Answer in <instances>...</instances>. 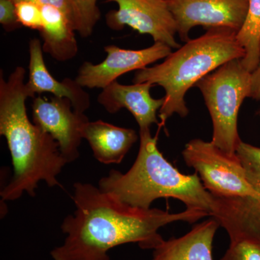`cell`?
I'll use <instances>...</instances> for the list:
<instances>
[{
    "mask_svg": "<svg viewBox=\"0 0 260 260\" xmlns=\"http://www.w3.org/2000/svg\"><path fill=\"white\" fill-rule=\"evenodd\" d=\"M107 57L102 62L94 64L85 61L75 78L83 88H105L122 75L133 70L144 69L148 65L167 58L172 48L160 42L139 50L121 49L115 45L106 46Z\"/></svg>",
    "mask_w": 260,
    "mask_h": 260,
    "instance_id": "cell-10",
    "label": "cell"
},
{
    "mask_svg": "<svg viewBox=\"0 0 260 260\" xmlns=\"http://www.w3.org/2000/svg\"><path fill=\"white\" fill-rule=\"evenodd\" d=\"M249 98L260 100V59L256 69L251 73V92Z\"/></svg>",
    "mask_w": 260,
    "mask_h": 260,
    "instance_id": "cell-23",
    "label": "cell"
},
{
    "mask_svg": "<svg viewBox=\"0 0 260 260\" xmlns=\"http://www.w3.org/2000/svg\"><path fill=\"white\" fill-rule=\"evenodd\" d=\"M220 260H260V242L243 240L230 243Z\"/></svg>",
    "mask_w": 260,
    "mask_h": 260,
    "instance_id": "cell-19",
    "label": "cell"
},
{
    "mask_svg": "<svg viewBox=\"0 0 260 260\" xmlns=\"http://www.w3.org/2000/svg\"><path fill=\"white\" fill-rule=\"evenodd\" d=\"M237 31L211 28L201 37L189 39L165 60L135 73L134 83H149L165 90L164 102L158 112L162 124L174 115L185 117L186 92L200 80L233 59H242L245 51L238 42Z\"/></svg>",
    "mask_w": 260,
    "mask_h": 260,
    "instance_id": "cell-4",
    "label": "cell"
},
{
    "mask_svg": "<svg viewBox=\"0 0 260 260\" xmlns=\"http://www.w3.org/2000/svg\"><path fill=\"white\" fill-rule=\"evenodd\" d=\"M83 135L95 158L107 165L120 164L139 138L134 129L102 120L89 121L84 127Z\"/></svg>",
    "mask_w": 260,
    "mask_h": 260,
    "instance_id": "cell-14",
    "label": "cell"
},
{
    "mask_svg": "<svg viewBox=\"0 0 260 260\" xmlns=\"http://www.w3.org/2000/svg\"><path fill=\"white\" fill-rule=\"evenodd\" d=\"M42 11L44 24L39 31L43 39V51L56 61L73 59L78 52L74 25L56 7L43 5Z\"/></svg>",
    "mask_w": 260,
    "mask_h": 260,
    "instance_id": "cell-15",
    "label": "cell"
},
{
    "mask_svg": "<svg viewBox=\"0 0 260 260\" xmlns=\"http://www.w3.org/2000/svg\"><path fill=\"white\" fill-rule=\"evenodd\" d=\"M0 23L7 31L20 27L16 14V7L13 0H0Z\"/></svg>",
    "mask_w": 260,
    "mask_h": 260,
    "instance_id": "cell-21",
    "label": "cell"
},
{
    "mask_svg": "<svg viewBox=\"0 0 260 260\" xmlns=\"http://www.w3.org/2000/svg\"><path fill=\"white\" fill-rule=\"evenodd\" d=\"M153 85L149 83L123 85L114 81L103 89L98 102L110 114L125 109L134 116L140 130L150 129L158 124L157 114L164 104V97L155 99L150 95Z\"/></svg>",
    "mask_w": 260,
    "mask_h": 260,
    "instance_id": "cell-11",
    "label": "cell"
},
{
    "mask_svg": "<svg viewBox=\"0 0 260 260\" xmlns=\"http://www.w3.org/2000/svg\"><path fill=\"white\" fill-rule=\"evenodd\" d=\"M73 199L76 210L61 223L66 238L51 251L53 260H110L109 250L128 243L153 250L164 240L160 228L178 221L192 223L208 216L198 210L171 213L135 208L89 183H75Z\"/></svg>",
    "mask_w": 260,
    "mask_h": 260,
    "instance_id": "cell-2",
    "label": "cell"
},
{
    "mask_svg": "<svg viewBox=\"0 0 260 260\" xmlns=\"http://www.w3.org/2000/svg\"><path fill=\"white\" fill-rule=\"evenodd\" d=\"M16 14L20 25L40 30L43 27L42 6L31 2L15 3Z\"/></svg>",
    "mask_w": 260,
    "mask_h": 260,
    "instance_id": "cell-20",
    "label": "cell"
},
{
    "mask_svg": "<svg viewBox=\"0 0 260 260\" xmlns=\"http://www.w3.org/2000/svg\"><path fill=\"white\" fill-rule=\"evenodd\" d=\"M31 108L32 122L54 138L67 162L79 158L83 129L89 121L85 114L74 110L69 99L55 96L34 98Z\"/></svg>",
    "mask_w": 260,
    "mask_h": 260,
    "instance_id": "cell-8",
    "label": "cell"
},
{
    "mask_svg": "<svg viewBox=\"0 0 260 260\" xmlns=\"http://www.w3.org/2000/svg\"><path fill=\"white\" fill-rule=\"evenodd\" d=\"M25 75L23 67L15 68L7 80L0 74V135L7 140L14 170L1 197L9 201L24 192L35 196L42 181L50 187L59 186L58 176L68 164L54 138L29 119Z\"/></svg>",
    "mask_w": 260,
    "mask_h": 260,
    "instance_id": "cell-3",
    "label": "cell"
},
{
    "mask_svg": "<svg viewBox=\"0 0 260 260\" xmlns=\"http://www.w3.org/2000/svg\"><path fill=\"white\" fill-rule=\"evenodd\" d=\"M40 40L32 39L29 44V79L25 88L29 98L36 94L49 93L57 98L69 99L76 112L84 113L90 106V95L76 80L65 78L62 81L55 79L48 70L43 56Z\"/></svg>",
    "mask_w": 260,
    "mask_h": 260,
    "instance_id": "cell-12",
    "label": "cell"
},
{
    "mask_svg": "<svg viewBox=\"0 0 260 260\" xmlns=\"http://www.w3.org/2000/svg\"><path fill=\"white\" fill-rule=\"evenodd\" d=\"M237 155L245 170L246 179L260 194V148L241 141Z\"/></svg>",
    "mask_w": 260,
    "mask_h": 260,
    "instance_id": "cell-18",
    "label": "cell"
},
{
    "mask_svg": "<svg viewBox=\"0 0 260 260\" xmlns=\"http://www.w3.org/2000/svg\"><path fill=\"white\" fill-rule=\"evenodd\" d=\"M195 86L203 94L213 122L212 143L229 155H237L242 141L238 133V115L244 99L250 96V72L243 66L241 59H233Z\"/></svg>",
    "mask_w": 260,
    "mask_h": 260,
    "instance_id": "cell-5",
    "label": "cell"
},
{
    "mask_svg": "<svg viewBox=\"0 0 260 260\" xmlns=\"http://www.w3.org/2000/svg\"><path fill=\"white\" fill-rule=\"evenodd\" d=\"M237 38L245 51L242 64L252 73L260 59V0H249L246 20Z\"/></svg>",
    "mask_w": 260,
    "mask_h": 260,
    "instance_id": "cell-16",
    "label": "cell"
},
{
    "mask_svg": "<svg viewBox=\"0 0 260 260\" xmlns=\"http://www.w3.org/2000/svg\"><path fill=\"white\" fill-rule=\"evenodd\" d=\"M177 25L181 40H189V32L201 25L208 29L227 28L239 32L245 21L249 0H167Z\"/></svg>",
    "mask_w": 260,
    "mask_h": 260,
    "instance_id": "cell-9",
    "label": "cell"
},
{
    "mask_svg": "<svg viewBox=\"0 0 260 260\" xmlns=\"http://www.w3.org/2000/svg\"><path fill=\"white\" fill-rule=\"evenodd\" d=\"M182 155L186 165L194 169L203 185L213 194L230 199L260 200V194L246 179L237 155H229L211 141L194 139L185 145Z\"/></svg>",
    "mask_w": 260,
    "mask_h": 260,
    "instance_id": "cell-6",
    "label": "cell"
},
{
    "mask_svg": "<svg viewBox=\"0 0 260 260\" xmlns=\"http://www.w3.org/2000/svg\"><path fill=\"white\" fill-rule=\"evenodd\" d=\"M219 227L218 222L211 218L183 237L164 239L153 249L151 260H213V239Z\"/></svg>",
    "mask_w": 260,
    "mask_h": 260,
    "instance_id": "cell-13",
    "label": "cell"
},
{
    "mask_svg": "<svg viewBox=\"0 0 260 260\" xmlns=\"http://www.w3.org/2000/svg\"><path fill=\"white\" fill-rule=\"evenodd\" d=\"M118 5V10L107 15V24L112 30L129 26L140 34H148L154 42L179 49L176 41L177 25L167 0H108Z\"/></svg>",
    "mask_w": 260,
    "mask_h": 260,
    "instance_id": "cell-7",
    "label": "cell"
},
{
    "mask_svg": "<svg viewBox=\"0 0 260 260\" xmlns=\"http://www.w3.org/2000/svg\"><path fill=\"white\" fill-rule=\"evenodd\" d=\"M99 0H70L73 13L75 31L82 37L91 35L101 16Z\"/></svg>",
    "mask_w": 260,
    "mask_h": 260,
    "instance_id": "cell-17",
    "label": "cell"
},
{
    "mask_svg": "<svg viewBox=\"0 0 260 260\" xmlns=\"http://www.w3.org/2000/svg\"><path fill=\"white\" fill-rule=\"evenodd\" d=\"M13 1L15 3L23 1L31 2V3L40 5V6H43V5H51V6L56 7V8L61 10L69 18L72 23L74 25L73 10H72L70 0H13Z\"/></svg>",
    "mask_w": 260,
    "mask_h": 260,
    "instance_id": "cell-22",
    "label": "cell"
},
{
    "mask_svg": "<svg viewBox=\"0 0 260 260\" xmlns=\"http://www.w3.org/2000/svg\"><path fill=\"white\" fill-rule=\"evenodd\" d=\"M138 157L127 172L110 171L102 178L99 187L122 203L141 209H150L154 200L174 198L186 209L205 212L215 218L230 238L231 243L243 240L260 242V200L230 199L208 191L196 172L182 174L158 150L157 137L150 129L140 130Z\"/></svg>",
    "mask_w": 260,
    "mask_h": 260,
    "instance_id": "cell-1",
    "label": "cell"
}]
</instances>
